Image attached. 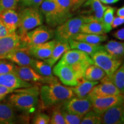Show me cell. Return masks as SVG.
<instances>
[{
    "instance_id": "1",
    "label": "cell",
    "mask_w": 124,
    "mask_h": 124,
    "mask_svg": "<svg viewBox=\"0 0 124 124\" xmlns=\"http://www.w3.org/2000/svg\"><path fill=\"white\" fill-rule=\"evenodd\" d=\"M39 95L45 108L63 104L75 96L71 87L63 86L58 80L42 85L40 89Z\"/></svg>"
},
{
    "instance_id": "2",
    "label": "cell",
    "mask_w": 124,
    "mask_h": 124,
    "mask_svg": "<svg viewBox=\"0 0 124 124\" xmlns=\"http://www.w3.org/2000/svg\"><path fill=\"white\" fill-rule=\"evenodd\" d=\"M39 94L38 86L15 89L9 96V103L15 109L27 114H31L36 110Z\"/></svg>"
},
{
    "instance_id": "3",
    "label": "cell",
    "mask_w": 124,
    "mask_h": 124,
    "mask_svg": "<svg viewBox=\"0 0 124 124\" xmlns=\"http://www.w3.org/2000/svg\"><path fill=\"white\" fill-rule=\"evenodd\" d=\"M86 68L69 65L60 61L54 66L52 72L64 85L74 87L85 79Z\"/></svg>"
},
{
    "instance_id": "4",
    "label": "cell",
    "mask_w": 124,
    "mask_h": 124,
    "mask_svg": "<svg viewBox=\"0 0 124 124\" xmlns=\"http://www.w3.org/2000/svg\"><path fill=\"white\" fill-rule=\"evenodd\" d=\"M40 9L44 16L46 24L52 28L57 27L72 16L71 12L62 9L55 0H44Z\"/></svg>"
},
{
    "instance_id": "5",
    "label": "cell",
    "mask_w": 124,
    "mask_h": 124,
    "mask_svg": "<svg viewBox=\"0 0 124 124\" xmlns=\"http://www.w3.org/2000/svg\"><path fill=\"white\" fill-rule=\"evenodd\" d=\"M18 16L19 24L17 33L21 37L43 23L42 12L39 8H24L18 13Z\"/></svg>"
},
{
    "instance_id": "6",
    "label": "cell",
    "mask_w": 124,
    "mask_h": 124,
    "mask_svg": "<svg viewBox=\"0 0 124 124\" xmlns=\"http://www.w3.org/2000/svg\"><path fill=\"white\" fill-rule=\"evenodd\" d=\"M86 23L85 16H79L69 18L56 27L55 31V39L58 41L69 42V40L80 32L82 25Z\"/></svg>"
},
{
    "instance_id": "7",
    "label": "cell",
    "mask_w": 124,
    "mask_h": 124,
    "mask_svg": "<svg viewBox=\"0 0 124 124\" xmlns=\"http://www.w3.org/2000/svg\"><path fill=\"white\" fill-rule=\"evenodd\" d=\"M94 64L103 70L106 75L110 76L118 69L124 59H118L108 54L106 51L101 50L90 56Z\"/></svg>"
},
{
    "instance_id": "8",
    "label": "cell",
    "mask_w": 124,
    "mask_h": 124,
    "mask_svg": "<svg viewBox=\"0 0 124 124\" xmlns=\"http://www.w3.org/2000/svg\"><path fill=\"white\" fill-rule=\"evenodd\" d=\"M54 37L55 31L42 24L27 32L21 38L29 46L46 43Z\"/></svg>"
},
{
    "instance_id": "9",
    "label": "cell",
    "mask_w": 124,
    "mask_h": 124,
    "mask_svg": "<svg viewBox=\"0 0 124 124\" xmlns=\"http://www.w3.org/2000/svg\"><path fill=\"white\" fill-rule=\"evenodd\" d=\"M89 95L92 102V109L101 115L108 108L124 103V94H122L105 97H93Z\"/></svg>"
},
{
    "instance_id": "10",
    "label": "cell",
    "mask_w": 124,
    "mask_h": 124,
    "mask_svg": "<svg viewBox=\"0 0 124 124\" xmlns=\"http://www.w3.org/2000/svg\"><path fill=\"white\" fill-rule=\"evenodd\" d=\"M14 73L21 79L28 82L46 84L58 80L55 77H46L40 75L31 66L16 65Z\"/></svg>"
},
{
    "instance_id": "11",
    "label": "cell",
    "mask_w": 124,
    "mask_h": 124,
    "mask_svg": "<svg viewBox=\"0 0 124 124\" xmlns=\"http://www.w3.org/2000/svg\"><path fill=\"white\" fill-rule=\"evenodd\" d=\"M62 107L69 112L82 117L93 108L92 102L89 95L83 98L74 96L64 102Z\"/></svg>"
},
{
    "instance_id": "12",
    "label": "cell",
    "mask_w": 124,
    "mask_h": 124,
    "mask_svg": "<svg viewBox=\"0 0 124 124\" xmlns=\"http://www.w3.org/2000/svg\"><path fill=\"white\" fill-rule=\"evenodd\" d=\"M60 60L71 66L82 67L86 69L90 65L94 64L90 56L83 51L76 49H70L66 51Z\"/></svg>"
},
{
    "instance_id": "13",
    "label": "cell",
    "mask_w": 124,
    "mask_h": 124,
    "mask_svg": "<svg viewBox=\"0 0 124 124\" xmlns=\"http://www.w3.org/2000/svg\"><path fill=\"white\" fill-rule=\"evenodd\" d=\"M1 59H5L18 66H31L33 58L31 55L28 46L17 48L5 55L1 56Z\"/></svg>"
},
{
    "instance_id": "14",
    "label": "cell",
    "mask_w": 124,
    "mask_h": 124,
    "mask_svg": "<svg viewBox=\"0 0 124 124\" xmlns=\"http://www.w3.org/2000/svg\"><path fill=\"white\" fill-rule=\"evenodd\" d=\"M28 46L17 32L0 37V56L9 53L17 48Z\"/></svg>"
},
{
    "instance_id": "15",
    "label": "cell",
    "mask_w": 124,
    "mask_h": 124,
    "mask_svg": "<svg viewBox=\"0 0 124 124\" xmlns=\"http://www.w3.org/2000/svg\"><path fill=\"white\" fill-rule=\"evenodd\" d=\"M56 42V40L54 39L41 44L31 45L28 47L29 53L33 58L44 60L51 56Z\"/></svg>"
},
{
    "instance_id": "16",
    "label": "cell",
    "mask_w": 124,
    "mask_h": 124,
    "mask_svg": "<svg viewBox=\"0 0 124 124\" xmlns=\"http://www.w3.org/2000/svg\"><path fill=\"white\" fill-rule=\"evenodd\" d=\"M101 117L103 124H124V103L108 108Z\"/></svg>"
},
{
    "instance_id": "17",
    "label": "cell",
    "mask_w": 124,
    "mask_h": 124,
    "mask_svg": "<svg viewBox=\"0 0 124 124\" xmlns=\"http://www.w3.org/2000/svg\"><path fill=\"white\" fill-rule=\"evenodd\" d=\"M0 85L13 90L33 86L32 83L21 79L15 73L0 75Z\"/></svg>"
},
{
    "instance_id": "18",
    "label": "cell",
    "mask_w": 124,
    "mask_h": 124,
    "mask_svg": "<svg viewBox=\"0 0 124 124\" xmlns=\"http://www.w3.org/2000/svg\"><path fill=\"white\" fill-rule=\"evenodd\" d=\"M100 84L94 86L89 95L93 97H105L121 94L120 90L115 85L109 81L101 82Z\"/></svg>"
},
{
    "instance_id": "19",
    "label": "cell",
    "mask_w": 124,
    "mask_h": 124,
    "mask_svg": "<svg viewBox=\"0 0 124 124\" xmlns=\"http://www.w3.org/2000/svg\"><path fill=\"white\" fill-rule=\"evenodd\" d=\"M0 18L10 35L16 33L19 24V16L15 10H8L1 12Z\"/></svg>"
},
{
    "instance_id": "20",
    "label": "cell",
    "mask_w": 124,
    "mask_h": 124,
    "mask_svg": "<svg viewBox=\"0 0 124 124\" xmlns=\"http://www.w3.org/2000/svg\"><path fill=\"white\" fill-rule=\"evenodd\" d=\"M17 121L15 108L10 103H0V124H12Z\"/></svg>"
},
{
    "instance_id": "21",
    "label": "cell",
    "mask_w": 124,
    "mask_h": 124,
    "mask_svg": "<svg viewBox=\"0 0 124 124\" xmlns=\"http://www.w3.org/2000/svg\"><path fill=\"white\" fill-rule=\"evenodd\" d=\"M71 49H76L83 51L85 53L91 56L95 52L101 50H104V46L101 44H93L83 41H77L72 39L69 40Z\"/></svg>"
},
{
    "instance_id": "22",
    "label": "cell",
    "mask_w": 124,
    "mask_h": 124,
    "mask_svg": "<svg viewBox=\"0 0 124 124\" xmlns=\"http://www.w3.org/2000/svg\"><path fill=\"white\" fill-rule=\"evenodd\" d=\"M70 49L71 47L69 42L57 41L51 56L48 59L44 60V61L47 63L50 66L53 67L58 60L62 58L63 54Z\"/></svg>"
},
{
    "instance_id": "23",
    "label": "cell",
    "mask_w": 124,
    "mask_h": 124,
    "mask_svg": "<svg viewBox=\"0 0 124 124\" xmlns=\"http://www.w3.org/2000/svg\"><path fill=\"white\" fill-rule=\"evenodd\" d=\"M109 81L113 83L124 94V60L121 65L110 76L106 75L101 82Z\"/></svg>"
},
{
    "instance_id": "24",
    "label": "cell",
    "mask_w": 124,
    "mask_h": 124,
    "mask_svg": "<svg viewBox=\"0 0 124 124\" xmlns=\"http://www.w3.org/2000/svg\"><path fill=\"white\" fill-rule=\"evenodd\" d=\"M98 83V81H90L84 79L77 86L71 87V89L76 97L83 98L87 96L93 87Z\"/></svg>"
},
{
    "instance_id": "25",
    "label": "cell",
    "mask_w": 124,
    "mask_h": 124,
    "mask_svg": "<svg viewBox=\"0 0 124 124\" xmlns=\"http://www.w3.org/2000/svg\"><path fill=\"white\" fill-rule=\"evenodd\" d=\"M72 39L77 41H83L93 44H101L102 43L106 41L108 39V35L106 34L103 35H96L85 33H79L76 34L72 37Z\"/></svg>"
},
{
    "instance_id": "26",
    "label": "cell",
    "mask_w": 124,
    "mask_h": 124,
    "mask_svg": "<svg viewBox=\"0 0 124 124\" xmlns=\"http://www.w3.org/2000/svg\"><path fill=\"white\" fill-rule=\"evenodd\" d=\"M84 6H90L93 15H90L96 21L102 23L103 16L108 7L103 5L100 0H87L84 3Z\"/></svg>"
},
{
    "instance_id": "27",
    "label": "cell",
    "mask_w": 124,
    "mask_h": 124,
    "mask_svg": "<svg viewBox=\"0 0 124 124\" xmlns=\"http://www.w3.org/2000/svg\"><path fill=\"white\" fill-rule=\"evenodd\" d=\"M105 50L115 58L124 59V42L110 40L104 46Z\"/></svg>"
},
{
    "instance_id": "28",
    "label": "cell",
    "mask_w": 124,
    "mask_h": 124,
    "mask_svg": "<svg viewBox=\"0 0 124 124\" xmlns=\"http://www.w3.org/2000/svg\"><path fill=\"white\" fill-rule=\"evenodd\" d=\"M106 75L105 71L99 66L93 64L88 67L85 72V79L90 81L101 80Z\"/></svg>"
},
{
    "instance_id": "29",
    "label": "cell",
    "mask_w": 124,
    "mask_h": 124,
    "mask_svg": "<svg viewBox=\"0 0 124 124\" xmlns=\"http://www.w3.org/2000/svg\"><path fill=\"white\" fill-rule=\"evenodd\" d=\"M81 33L103 35L106 34L102 23L98 21H91L85 23L80 28Z\"/></svg>"
},
{
    "instance_id": "30",
    "label": "cell",
    "mask_w": 124,
    "mask_h": 124,
    "mask_svg": "<svg viewBox=\"0 0 124 124\" xmlns=\"http://www.w3.org/2000/svg\"><path fill=\"white\" fill-rule=\"evenodd\" d=\"M31 67H32L40 75L46 77H53V72L52 67L49 66L47 63L44 60H40L33 59Z\"/></svg>"
},
{
    "instance_id": "31",
    "label": "cell",
    "mask_w": 124,
    "mask_h": 124,
    "mask_svg": "<svg viewBox=\"0 0 124 124\" xmlns=\"http://www.w3.org/2000/svg\"><path fill=\"white\" fill-rule=\"evenodd\" d=\"M115 8L108 7L103 13L102 25L106 33H108L112 30V24L113 19H114V13L116 10Z\"/></svg>"
},
{
    "instance_id": "32",
    "label": "cell",
    "mask_w": 124,
    "mask_h": 124,
    "mask_svg": "<svg viewBox=\"0 0 124 124\" xmlns=\"http://www.w3.org/2000/svg\"><path fill=\"white\" fill-rule=\"evenodd\" d=\"M82 124H102L101 115L91 109L86 113L82 117Z\"/></svg>"
},
{
    "instance_id": "33",
    "label": "cell",
    "mask_w": 124,
    "mask_h": 124,
    "mask_svg": "<svg viewBox=\"0 0 124 124\" xmlns=\"http://www.w3.org/2000/svg\"><path fill=\"white\" fill-rule=\"evenodd\" d=\"M61 105L55 106V108L52 111V114L50 117L49 124H66L64 117L61 111Z\"/></svg>"
},
{
    "instance_id": "34",
    "label": "cell",
    "mask_w": 124,
    "mask_h": 124,
    "mask_svg": "<svg viewBox=\"0 0 124 124\" xmlns=\"http://www.w3.org/2000/svg\"><path fill=\"white\" fill-rule=\"evenodd\" d=\"M61 111L64 117L66 124H79L81 122L82 117V116L72 114L67 111L64 108L61 107Z\"/></svg>"
},
{
    "instance_id": "35",
    "label": "cell",
    "mask_w": 124,
    "mask_h": 124,
    "mask_svg": "<svg viewBox=\"0 0 124 124\" xmlns=\"http://www.w3.org/2000/svg\"><path fill=\"white\" fill-rule=\"evenodd\" d=\"M16 64L10 60L5 59H0V75L14 73Z\"/></svg>"
},
{
    "instance_id": "36",
    "label": "cell",
    "mask_w": 124,
    "mask_h": 124,
    "mask_svg": "<svg viewBox=\"0 0 124 124\" xmlns=\"http://www.w3.org/2000/svg\"><path fill=\"white\" fill-rule=\"evenodd\" d=\"M18 0H0V13L8 10H16Z\"/></svg>"
},
{
    "instance_id": "37",
    "label": "cell",
    "mask_w": 124,
    "mask_h": 124,
    "mask_svg": "<svg viewBox=\"0 0 124 124\" xmlns=\"http://www.w3.org/2000/svg\"><path fill=\"white\" fill-rule=\"evenodd\" d=\"M44 0H18L23 8H39Z\"/></svg>"
},
{
    "instance_id": "38",
    "label": "cell",
    "mask_w": 124,
    "mask_h": 124,
    "mask_svg": "<svg viewBox=\"0 0 124 124\" xmlns=\"http://www.w3.org/2000/svg\"><path fill=\"white\" fill-rule=\"evenodd\" d=\"M50 117L45 113H38L33 118L32 123L34 124H49Z\"/></svg>"
},
{
    "instance_id": "39",
    "label": "cell",
    "mask_w": 124,
    "mask_h": 124,
    "mask_svg": "<svg viewBox=\"0 0 124 124\" xmlns=\"http://www.w3.org/2000/svg\"><path fill=\"white\" fill-rule=\"evenodd\" d=\"M58 5L65 11L71 12L72 8V0H55Z\"/></svg>"
},
{
    "instance_id": "40",
    "label": "cell",
    "mask_w": 124,
    "mask_h": 124,
    "mask_svg": "<svg viewBox=\"0 0 124 124\" xmlns=\"http://www.w3.org/2000/svg\"><path fill=\"white\" fill-rule=\"evenodd\" d=\"M123 24H124V16L114 17L111 24L112 28H116Z\"/></svg>"
},
{
    "instance_id": "41",
    "label": "cell",
    "mask_w": 124,
    "mask_h": 124,
    "mask_svg": "<svg viewBox=\"0 0 124 124\" xmlns=\"http://www.w3.org/2000/svg\"><path fill=\"white\" fill-rule=\"evenodd\" d=\"M14 90H15L0 85V96L1 97H5L8 94L13 93Z\"/></svg>"
},
{
    "instance_id": "42",
    "label": "cell",
    "mask_w": 124,
    "mask_h": 124,
    "mask_svg": "<svg viewBox=\"0 0 124 124\" xmlns=\"http://www.w3.org/2000/svg\"><path fill=\"white\" fill-rule=\"evenodd\" d=\"M87 0H72V11H75L84 4Z\"/></svg>"
},
{
    "instance_id": "43",
    "label": "cell",
    "mask_w": 124,
    "mask_h": 124,
    "mask_svg": "<svg viewBox=\"0 0 124 124\" xmlns=\"http://www.w3.org/2000/svg\"><path fill=\"white\" fill-rule=\"evenodd\" d=\"M112 36L116 39L124 41V28L114 32V33H112Z\"/></svg>"
},
{
    "instance_id": "44",
    "label": "cell",
    "mask_w": 124,
    "mask_h": 124,
    "mask_svg": "<svg viewBox=\"0 0 124 124\" xmlns=\"http://www.w3.org/2000/svg\"><path fill=\"white\" fill-rule=\"evenodd\" d=\"M9 35H10V34H9L8 31H7V29H6L4 25L3 24L1 18H0V37L5 36H8Z\"/></svg>"
},
{
    "instance_id": "45",
    "label": "cell",
    "mask_w": 124,
    "mask_h": 124,
    "mask_svg": "<svg viewBox=\"0 0 124 124\" xmlns=\"http://www.w3.org/2000/svg\"><path fill=\"white\" fill-rule=\"evenodd\" d=\"M116 15L117 16H124V5L120 9H117Z\"/></svg>"
},
{
    "instance_id": "46",
    "label": "cell",
    "mask_w": 124,
    "mask_h": 124,
    "mask_svg": "<svg viewBox=\"0 0 124 124\" xmlns=\"http://www.w3.org/2000/svg\"><path fill=\"white\" fill-rule=\"evenodd\" d=\"M119 0H105L103 2V4H114L118 1Z\"/></svg>"
},
{
    "instance_id": "47",
    "label": "cell",
    "mask_w": 124,
    "mask_h": 124,
    "mask_svg": "<svg viewBox=\"0 0 124 124\" xmlns=\"http://www.w3.org/2000/svg\"><path fill=\"white\" fill-rule=\"evenodd\" d=\"M105 1V0H100V1H101V2H102V3H103V2H104V1Z\"/></svg>"
}]
</instances>
